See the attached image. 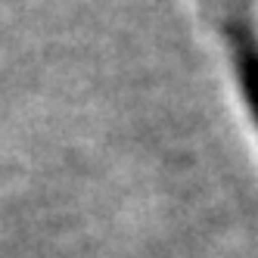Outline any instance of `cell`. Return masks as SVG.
<instances>
[{"mask_svg":"<svg viewBox=\"0 0 258 258\" xmlns=\"http://www.w3.org/2000/svg\"><path fill=\"white\" fill-rule=\"evenodd\" d=\"M206 4L230 47L239 90L258 124V25L252 16V0H206Z\"/></svg>","mask_w":258,"mask_h":258,"instance_id":"obj_1","label":"cell"}]
</instances>
